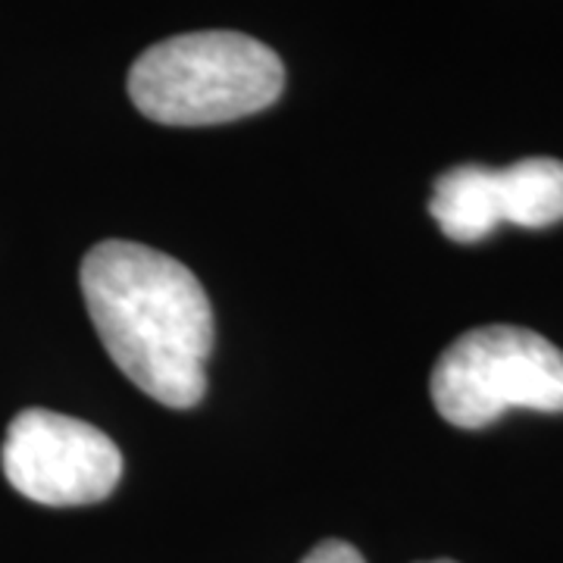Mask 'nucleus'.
<instances>
[{"label": "nucleus", "instance_id": "1", "mask_svg": "<svg viewBox=\"0 0 563 563\" xmlns=\"http://www.w3.org/2000/svg\"><path fill=\"white\" fill-rule=\"evenodd\" d=\"M79 285L88 317L125 379L176 410L201 401L213 310L185 263L135 242H101L85 254Z\"/></svg>", "mask_w": 563, "mask_h": 563}, {"label": "nucleus", "instance_id": "2", "mask_svg": "<svg viewBox=\"0 0 563 563\" xmlns=\"http://www.w3.org/2000/svg\"><path fill=\"white\" fill-rule=\"evenodd\" d=\"M285 88V66L242 32H188L141 54L129 95L163 125H217L261 113Z\"/></svg>", "mask_w": 563, "mask_h": 563}, {"label": "nucleus", "instance_id": "3", "mask_svg": "<svg viewBox=\"0 0 563 563\" xmlns=\"http://www.w3.org/2000/svg\"><path fill=\"white\" fill-rule=\"evenodd\" d=\"M429 391L461 429H483L517 407L563 413V351L523 325H479L439 357Z\"/></svg>", "mask_w": 563, "mask_h": 563}, {"label": "nucleus", "instance_id": "4", "mask_svg": "<svg viewBox=\"0 0 563 563\" xmlns=\"http://www.w3.org/2000/svg\"><path fill=\"white\" fill-rule=\"evenodd\" d=\"M0 463L7 483L44 507L98 504L122 476V454L110 435L54 410H22L7 429Z\"/></svg>", "mask_w": 563, "mask_h": 563}, {"label": "nucleus", "instance_id": "5", "mask_svg": "<svg viewBox=\"0 0 563 563\" xmlns=\"http://www.w3.org/2000/svg\"><path fill=\"white\" fill-rule=\"evenodd\" d=\"M429 213L461 244L483 242L501 222L548 229L563 220V161L529 157L507 169L454 166L432 185Z\"/></svg>", "mask_w": 563, "mask_h": 563}, {"label": "nucleus", "instance_id": "6", "mask_svg": "<svg viewBox=\"0 0 563 563\" xmlns=\"http://www.w3.org/2000/svg\"><path fill=\"white\" fill-rule=\"evenodd\" d=\"M301 563H366L363 554L354 548V544L339 542V539H329V542H320Z\"/></svg>", "mask_w": 563, "mask_h": 563}, {"label": "nucleus", "instance_id": "7", "mask_svg": "<svg viewBox=\"0 0 563 563\" xmlns=\"http://www.w3.org/2000/svg\"><path fill=\"white\" fill-rule=\"evenodd\" d=\"M426 563H457V561H426Z\"/></svg>", "mask_w": 563, "mask_h": 563}]
</instances>
